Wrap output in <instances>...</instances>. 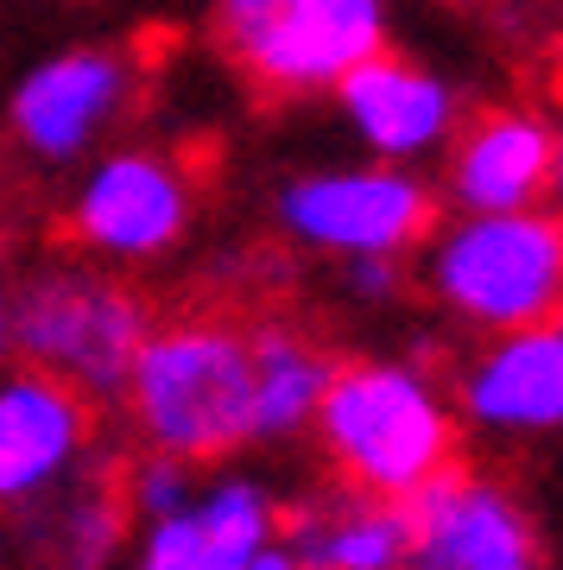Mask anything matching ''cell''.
<instances>
[{
  "label": "cell",
  "mask_w": 563,
  "mask_h": 570,
  "mask_svg": "<svg viewBox=\"0 0 563 570\" xmlns=\"http://www.w3.org/2000/svg\"><path fill=\"white\" fill-rule=\"evenodd\" d=\"M266 539H279L273 494L247 475H221L184 513L146 520L134 570H241Z\"/></svg>",
  "instance_id": "5bb4252c"
},
{
  "label": "cell",
  "mask_w": 563,
  "mask_h": 570,
  "mask_svg": "<svg viewBox=\"0 0 563 570\" xmlns=\"http://www.w3.org/2000/svg\"><path fill=\"white\" fill-rule=\"evenodd\" d=\"M216 45L266 96H329L393 45L386 0H216Z\"/></svg>",
  "instance_id": "5b68a950"
},
{
  "label": "cell",
  "mask_w": 563,
  "mask_h": 570,
  "mask_svg": "<svg viewBox=\"0 0 563 570\" xmlns=\"http://www.w3.org/2000/svg\"><path fill=\"white\" fill-rule=\"evenodd\" d=\"M310 431L348 489L405 501L437 469L456 463V412L418 362H343L329 367Z\"/></svg>",
  "instance_id": "7a4b0ae2"
},
{
  "label": "cell",
  "mask_w": 563,
  "mask_h": 570,
  "mask_svg": "<svg viewBox=\"0 0 563 570\" xmlns=\"http://www.w3.org/2000/svg\"><path fill=\"white\" fill-rule=\"evenodd\" d=\"M285 551L298 570H405L412 527L399 501L343 494V501H310L285 520Z\"/></svg>",
  "instance_id": "9a60e30c"
},
{
  "label": "cell",
  "mask_w": 563,
  "mask_h": 570,
  "mask_svg": "<svg viewBox=\"0 0 563 570\" xmlns=\"http://www.w3.org/2000/svg\"><path fill=\"white\" fill-rule=\"evenodd\" d=\"M329 96L343 108V127L386 165L437 159L443 146H450V134L463 127L456 82L437 77L431 63L393 51V45L374 51V58H362Z\"/></svg>",
  "instance_id": "30bf717a"
},
{
  "label": "cell",
  "mask_w": 563,
  "mask_h": 570,
  "mask_svg": "<svg viewBox=\"0 0 563 570\" xmlns=\"http://www.w3.org/2000/svg\"><path fill=\"white\" fill-rule=\"evenodd\" d=\"M127 539V508L108 489H82L58 513V564L63 570H108Z\"/></svg>",
  "instance_id": "e0dca14e"
},
{
  "label": "cell",
  "mask_w": 563,
  "mask_h": 570,
  "mask_svg": "<svg viewBox=\"0 0 563 570\" xmlns=\"http://www.w3.org/2000/svg\"><path fill=\"white\" fill-rule=\"evenodd\" d=\"M241 570H298V558L285 551V539H266V546L254 551V558H247Z\"/></svg>",
  "instance_id": "ffe728a7"
},
{
  "label": "cell",
  "mask_w": 563,
  "mask_h": 570,
  "mask_svg": "<svg viewBox=\"0 0 563 570\" xmlns=\"http://www.w3.org/2000/svg\"><path fill=\"white\" fill-rule=\"evenodd\" d=\"M7 298H13V292H7V279H0V355H7Z\"/></svg>",
  "instance_id": "7402d4cb"
},
{
  "label": "cell",
  "mask_w": 563,
  "mask_h": 570,
  "mask_svg": "<svg viewBox=\"0 0 563 570\" xmlns=\"http://www.w3.org/2000/svg\"><path fill=\"white\" fill-rule=\"evenodd\" d=\"M443 197L456 216L532 209L551 197V121L539 108H482L443 146Z\"/></svg>",
  "instance_id": "7c38bea8"
},
{
  "label": "cell",
  "mask_w": 563,
  "mask_h": 570,
  "mask_svg": "<svg viewBox=\"0 0 563 570\" xmlns=\"http://www.w3.org/2000/svg\"><path fill=\"white\" fill-rule=\"evenodd\" d=\"M273 223L285 242L310 254H405L437 228V190L412 165H329V171H298L273 197Z\"/></svg>",
  "instance_id": "8992f818"
},
{
  "label": "cell",
  "mask_w": 563,
  "mask_h": 570,
  "mask_svg": "<svg viewBox=\"0 0 563 570\" xmlns=\"http://www.w3.org/2000/svg\"><path fill=\"white\" fill-rule=\"evenodd\" d=\"M89 450V400L58 374L20 367L0 381V508H32L70 482Z\"/></svg>",
  "instance_id": "8fae6325"
},
{
  "label": "cell",
  "mask_w": 563,
  "mask_h": 570,
  "mask_svg": "<svg viewBox=\"0 0 563 570\" xmlns=\"http://www.w3.org/2000/svg\"><path fill=\"white\" fill-rule=\"evenodd\" d=\"M424 285L468 330L551 324L563 298V209H482L424 235Z\"/></svg>",
  "instance_id": "3957f363"
},
{
  "label": "cell",
  "mask_w": 563,
  "mask_h": 570,
  "mask_svg": "<svg viewBox=\"0 0 563 570\" xmlns=\"http://www.w3.org/2000/svg\"><path fill=\"white\" fill-rule=\"evenodd\" d=\"M412 527L405 570H544L532 513L487 475L450 463L399 501Z\"/></svg>",
  "instance_id": "9c48e42d"
},
{
  "label": "cell",
  "mask_w": 563,
  "mask_h": 570,
  "mask_svg": "<svg viewBox=\"0 0 563 570\" xmlns=\"http://www.w3.org/2000/svg\"><path fill=\"white\" fill-rule=\"evenodd\" d=\"M197 184L159 146H115L82 171L70 197V235L108 266H146L190 235Z\"/></svg>",
  "instance_id": "52a82bcc"
},
{
  "label": "cell",
  "mask_w": 563,
  "mask_h": 570,
  "mask_svg": "<svg viewBox=\"0 0 563 570\" xmlns=\"http://www.w3.org/2000/svg\"><path fill=\"white\" fill-rule=\"evenodd\" d=\"M551 324H557V330H563V298H557V317H551Z\"/></svg>",
  "instance_id": "603a6c76"
},
{
  "label": "cell",
  "mask_w": 563,
  "mask_h": 570,
  "mask_svg": "<svg viewBox=\"0 0 563 570\" xmlns=\"http://www.w3.org/2000/svg\"><path fill=\"white\" fill-rule=\"evenodd\" d=\"M551 197H557V209H563V115L551 121Z\"/></svg>",
  "instance_id": "44dd1931"
},
{
  "label": "cell",
  "mask_w": 563,
  "mask_h": 570,
  "mask_svg": "<svg viewBox=\"0 0 563 570\" xmlns=\"http://www.w3.org/2000/svg\"><path fill=\"white\" fill-rule=\"evenodd\" d=\"M146 330L152 311L140 292L89 266H51L7 298V348L26 355V367L58 374L82 400H121Z\"/></svg>",
  "instance_id": "277c9868"
},
{
  "label": "cell",
  "mask_w": 563,
  "mask_h": 570,
  "mask_svg": "<svg viewBox=\"0 0 563 570\" xmlns=\"http://www.w3.org/2000/svg\"><path fill=\"white\" fill-rule=\"evenodd\" d=\"M0 558H7V539H0Z\"/></svg>",
  "instance_id": "cb8c5ba5"
},
{
  "label": "cell",
  "mask_w": 563,
  "mask_h": 570,
  "mask_svg": "<svg viewBox=\"0 0 563 570\" xmlns=\"http://www.w3.org/2000/svg\"><path fill=\"white\" fill-rule=\"evenodd\" d=\"M127 501H134L146 520L184 513L190 501H197V475H190V463H184V456H165V450H152V456L134 469V482H127Z\"/></svg>",
  "instance_id": "ac0fdd59"
},
{
  "label": "cell",
  "mask_w": 563,
  "mask_h": 570,
  "mask_svg": "<svg viewBox=\"0 0 563 570\" xmlns=\"http://www.w3.org/2000/svg\"><path fill=\"white\" fill-rule=\"evenodd\" d=\"M463 419L494 438H551L563 431V330L525 324L501 330L463 367Z\"/></svg>",
  "instance_id": "4fadbf2b"
},
{
  "label": "cell",
  "mask_w": 563,
  "mask_h": 570,
  "mask_svg": "<svg viewBox=\"0 0 563 570\" xmlns=\"http://www.w3.org/2000/svg\"><path fill=\"white\" fill-rule=\"evenodd\" d=\"M121 400L152 450L184 463H216L254 444V355L247 330L190 317V324H152L140 355L127 367Z\"/></svg>",
  "instance_id": "6da1fadb"
},
{
  "label": "cell",
  "mask_w": 563,
  "mask_h": 570,
  "mask_svg": "<svg viewBox=\"0 0 563 570\" xmlns=\"http://www.w3.org/2000/svg\"><path fill=\"white\" fill-rule=\"evenodd\" d=\"M134 102V70L108 45H63L7 96V127L39 165H82Z\"/></svg>",
  "instance_id": "ba28073f"
},
{
  "label": "cell",
  "mask_w": 563,
  "mask_h": 570,
  "mask_svg": "<svg viewBox=\"0 0 563 570\" xmlns=\"http://www.w3.org/2000/svg\"><path fill=\"white\" fill-rule=\"evenodd\" d=\"M247 355H254V444H292L310 431L317 400L329 387V355L310 336L285 324L247 330Z\"/></svg>",
  "instance_id": "2e32d148"
},
{
  "label": "cell",
  "mask_w": 563,
  "mask_h": 570,
  "mask_svg": "<svg viewBox=\"0 0 563 570\" xmlns=\"http://www.w3.org/2000/svg\"><path fill=\"white\" fill-rule=\"evenodd\" d=\"M343 279L355 298H367V305H386V298H399V254H355V261H343Z\"/></svg>",
  "instance_id": "d6986e66"
}]
</instances>
